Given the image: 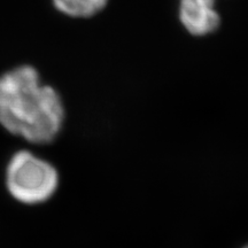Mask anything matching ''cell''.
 I'll list each match as a JSON object with an SVG mask.
<instances>
[{
	"instance_id": "6da1fadb",
	"label": "cell",
	"mask_w": 248,
	"mask_h": 248,
	"mask_svg": "<svg viewBox=\"0 0 248 248\" xmlns=\"http://www.w3.org/2000/svg\"><path fill=\"white\" fill-rule=\"evenodd\" d=\"M64 122V107L55 89L40 83L31 66L0 76V125L35 145L53 141Z\"/></svg>"
},
{
	"instance_id": "7a4b0ae2",
	"label": "cell",
	"mask_w": 248,
	"mask_h": 248,
	"mask_svg": "<svg viewBox=\"0 0 248 248\" xmlns=\"http://www.w3.org/2000/svg\"><path fill=\"white\" fill-rule=\"evenodd\" d=\"M5 183L9 194L18 202L38 204L46 202L57 192L59 173L48 161L22 150L9 159Z\"/></svg>"
},
{
	"instance_id": "277c9868",
	"label": "cell",
	"mask_w": 248,
	"mask_h": 248,
	"mask_svg": "<svg viewBox=\"0 0 248 248\" xmlns=\"http://www.w3.org/2000/svg\"><path fill=\"white\" fill-rule=\"evenodd\" d=\"M55 8L71 17H90L104 9L108 0H52Z\"/></svg>"
},
{
	"instance_id": "3957f363",
	"label": "cell",
	"mask_w": 248,
	"mask_h": 248,
	"mask_svg": "<svg viewBox=\"0 0 248 248\" xmlns=\"http://www.w3.org/2000/svg\"><path fill=\"white\" fill-rule=\"evenodd\" d=\"M214 5L215 0H181L179 18L191 35H208L218 28L221 20Z\"/></svg>"
},
{
	"instance_id": "5b68a950",
	"label": "cell",
	"mask_w": 248,
	"mask_h": 248,
	"mask_svg": "<svg viewBox=\"0 0 248 248\" xmlns=\"http://www.w3.org/2000/svg\"><path fill=\"white\" fill-rule=\"evenodd\" d=\"M244 248H248V246H246V247H244Z\"/></svg>"
}]
</instances>
